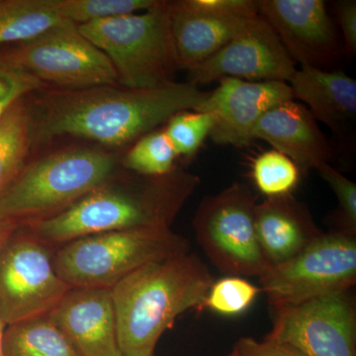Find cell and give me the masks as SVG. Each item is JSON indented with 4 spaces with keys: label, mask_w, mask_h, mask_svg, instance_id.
I'll return each mask as SVG.
<instances>
[{
    "label": "cell",
    "mask_w": 356,
    "mask_h": 356,
    "mask_svg": "<svg viewBox=\"0 0 356 356\" xmlns=\"http://www.w3.org/2000/svg\"><path fill=\"white\" fill-rule=\"evenodd\" d=\"M257 197L247 185L233 184L201 201L193 220L200 247L229 276L261 277L271 266L255 229Z\"/></svg>",
    "instance_id": "7"
},
{
    "label": "cell",
    "mask_w": 356,
    "mask_h": 356,
    "mask_svg": "<svg viewBox=\"0 0 356 356\" xmlns=\"http://www.w3.org/2000/svg\"><path fill=\"white\" fill-rule=\"evenodd\" d=\"M81 356H123L111 288L72 287L47 315Z\"/></svg>",
    "instance_id": "15"
},
{
    "label": "cell",
    "mask_w": 356,
    "mask_h": 356,
    "mask_svg": "<svg viewBox=\"0 0 356 356\" xmlns=\"http://www.w3.org/2000/svg\"><path fill=\"white\" fill-rule=\"evenodd\" d=\"M4 356H81L47 316L6 327Z\"/></svg>",
    "instance_id": "20"
},
{
    "label": "cell",
    "mask_w": 356,
    "mask_h": 356,
    "mask_svg": "<svg viewBox=\"0 0 356 356\" xmlns=\"http://www.w3.org/2000/svg\"><path fill=\"white\" fill-rule=\"evenodd\" d=\"M337 17L348 57L356 53V2L341 1L337 6Z\"/></svg>",
    "instance_id": "32"
},
{
    "label": "cell",
    "mask_w": 356,
    "mask_h": 356,
    "mask_svg": "<svg viewBox=\"0 0 356 356\" xmlns=\"http://www.w3.org/2000/svg\"><path fill=\"white\" fill-rule=\"evenodd\" d=\"M161 0H51L54 10L63 20L76 25L118 16L144 13Z\"/></svg>",
    "instance_id": "24"
},
{
    "label": "cell",
    "mask_w": 356,
    "mask_h": 356,
    "mask_svg": "<svg viewBox=\"0 0 356 356\" xmlns=\"http://www.w3.org/2000/svg\"><path fill=\"white\" fill-rule=\"evenodd\" d=\"M184 3L200 13L226 17L252 18L259 15L257 1L254 0H184Z\"/></svg>",
    "instance_id": "30"
},
{
    "label": "cell",
    "mask_w": 356,
    "mask_h": 356,
    "mask_svg": "<svg viewBox=\"0 0 356 356\" xmlns=\"http://www.w3.org/2000/svg\"><path fill=\"white\" fill-rule=\"evenodd\" d=\"M189 248L170 229L107 232L65 243L54 266L70 287L112 288L140 267L187 254Z\"/></svg>",
    "instance_id": "6"
},
{
    "label": "cell",
    "mask_w": 356,
    "mask_h": 356,
    "mask_svg": "<svg viewBox=\"0 0 356 356\" xmlns=\"http://www.w3.org/2000/svg\"><path fill=\"white\" fill-rule=\"evenodd\" d=\"M235 356H304L288 344L264 337L257 341L254 337H241L233 348Z\"/></svg>",
    "instance_id": "31"
},
{
    "label": "cell",
    "mask_w": 356,
    "mask_h": 356,
    "mask_svg": "<svg viewBox=\"0 0 356 356\" xmlns=\"http://www.w3.org/2000/svg\"><path fill=\"white\" fill-rule=\"evenodd\" d=\"M19 224L15 222L0 220V250L6 245L7 241L15 233Z\"/></svg>",
    "instance_id": "33"
},
{
    "label": "cell",
    "mask_w": 356,
    "mask_h": 356,
    "mask_svg": "<svg viewBox=\"0 0 356 356\" xmlns=\"http://www.w3.org/2000/svg\"><path fill=\"white\" fill-rule=\"evenodd\" d=\"M252 177L266 198L290 195L300 179V168L280 152L271 149L259 154L252 163Z\"/></svg>",
    "instance_id": "25"
},
{
    "label": "cell",
    "mask_w": 356,
    "mask_h": 356,
    "mask_svg": "<svg viewBox=\"0 0 356 356\" xmlns=\"http://www.w3.org/2000/svg\"><path fill=\"white\" fill-rule=\"evenodd\" d=\"M208 93L175 81L154 88L42 89L26 97L31 149L63 137L121 149L179 112L197 111Z\"/></svg>",
    "instance_id": "1"
},
{
    "label": "cell",
    "mask_w": 356,
    "mask_h": 356,
    "mask_svg": "<svg viewBox=\"0 0 356 356\" xmlns=\"http://www.w3.org/2000/svg\"><path fill=\"white\" fill-rule=\"evenodd\" d=\"M355 281V236L343 231L321 234L296 257L271 267L259 288L274 309L348 291Z\"/></svg>",
    "instance_id": "8"
},
{
    "label": "cell",
    "mask_w": 356,
    "mask_h": 356,
    "mask_svg": "<svg viewBox=\"0 0 356 356\" xmlns=\"http://www.w3.org/2000/svg\"><path fill=\"white\" fill-rule=\"evenodd\" d=\"M6 325L2 324L0 322V356H4L3 355V336L4 331H6Z\"/></svg>",
    "instance_id": "34"
},
{
    "label": "cell",
    "mask_w": 356,
    "mask_h": 356,
    "mask_svg": "<svg viewBox=\"0 0 356 356\" xmlns=\"http://www.w3.org/2000/svg\"><path fill=\"white\" fill-rule=\"evenodd\" d=\"M177 154L165 130H154L134 143L122 156V168L146 177H163L177 168Z\"/></svg>",
    "instance_id": "23"
},
{
    "label": "cell",
    "mask_w": 356,
    "mask_h": 356,
    "mask_svg": "<svg viewBox=\"0 0 356 356\" xmlns=\"http://www.w3.org/2000/svg\"><path fill=\"white\" fill-rule=\"evenodd\" d=\"M48 88L50 86L14 65L0 51V120L17 100Z\"/></svg>",
    "instance_id": "28"
},
{
    "label": "cell",
    "mask_w": 356,
    "mask_h": 356,
    "mask_svg": "<svg viewBox=\"0 0 356 356\" xmlns=\"http://www.w3.org/2000/svg\"><path fill=\"white\" fill-rule=\"evenodd\" d=\"M121 159L108 149L91 147L40 156L0 194V220L21 224L53 216L116 175Z\"/></svg>",
    "instance_id": "4"
},
{
    "label": "cell",
    "mask_w": 356,
    "mask_h": 356,
    "mask_svg": "<svg viewBox=\"0 0 356 356\" xmlns=\"http://www.w3.org/2000/svg\"><path fill=\"white\" fill-rule=\"evenodd\" d=\"M200 184L197 175L177 168L163 177H146L122 168L67 209L19 225L46 245L107 232L170 229Z\"/></svg>",
    "instance_id": "2"
},
{
    "label": "cell",
    "mask_w": 356,
    "mask_h": 356,
    "mask_svg": "<svg viewBox=\"0 0 356 356\" xmlns=\"http://www.w3.org/2000/svg\"><path fill=\"white\" fill-rule=\"evenodd\" d=\"M318 175L330 185L339 200L343 232L356 234V184L330 163H323L316 168Z\"/></svg>",
    "instance_id": "29"
},
{
    "label": "cell",
    "mask_w": 356,
    "mask_h": 356,
    "mask_svg": "<svg viewBox=\"0 0 356 356\" xmlns=\"http://www.w3.org/2000/svg\"><path fill=\"white\" fill-rule=\"evenodd\" d=\"M63 21L51 0H0V46L29 41Z\"/></svg>",
    "instance_id": "21"
},
{
    "label": "cell",
    "mask_w": 356,
    "mask_h": 356,
    "mask_svg": "<svg viewBox=\"0 0 356 356\" xmlns=\"http://www.w3.org/2000/svg\"><path fill=\"white\" fill-rule=\"evenodd\" d=\"M294 99L284 81H252L226 77L197 111L215 119L211 139L220 145L242 147L254 140L252 131L262 115L280 103Z\"/></svg>",
    "instance_id": "14"
},
{
    "label": "cell",
    "mask_w": 356,
    "mask_h": 356,
    "mask_svg": "<svg viewBox=\"0 0 356 356\" xmlns=\"http://www.w3.org/2000/svg\"><path fill=\"white\" fill-rule=\"evenodd\" d=\"M170 15L177 69L187 72L214 56L254 19L200 13L184 0L170 1Z\"/></svg>",
    "instance_id": "18"
},
{
    "label": "cell",
    "mask_w": 356,
    "mask_h": 356,
    "mask_svg": "<svg viewBox=\"0 0 356 356\" xmlns=\"http://www.w3.org/2000/svg\"><path fill=\"white\" fill-rule=\"evenodd\" d=\"M254 140L268 143L300 170L329 163L332 149L308 108L295 99L280 103L262 115L252 131Z\"/></svg>",
    "instance_id": "16"
},
{
    "label": "cell",
    "mask_w": 356,
    "mask_h": 356,
    "mask_svg": "<svg viewBox=\"0 0 356 356\" xmlns=\"http://www.w3.org/2000/svg\"><path fill=\"white\" fill-rule=\"evenodd\" d=\"M266 337L304 356H356V312L350 290L274 308Z\"/></svg>",
    "instance_id": "11"
},
{
    "label": "cell",
    "mask_w": 356,
    "mask_h": 356,
    "mask_svg": "<svg viewBox=\"0 0 356 356\" xmlns=\"http://www.w3.org/2000/svg\"><path fill=\"white\" fill-rule=\"evenodd\" d=\"M109 58L119 86L154 88L173 83L177 65L170 28V1L144 13L77 25Z\"/></svg>",
    "instance_id": "5"
},
{
    "label": "cell",
    "mask_w": 356,
    "mask_h": 356,
    "mask_svg": "<svg viewBox=\"0 0 356 356\" xmlns=\"http://www.w3.org/2000/svg\"><path fill=\"white\" fill-rule=\"evenodd\" d=\"M255 229L271 267L290 261L322 234L306 206L291 195L257 203Z\"/></svg>",
    "instance_id": "17"
},
{
    "label": "cell",
    "mask_w": 356,
    "mask_h": 356,
    "mask_svg": "<svg viewBox=\"0 0 356 356\" xmlns=\"http://www.w3.org/2000/svg\"><path fill=\"white\" fill-rule=\"evenodd\" d=\"M294 99L306 103L316 121L343 137L356 119V81L343 72L301 65L289 81Z\"/></svg>",
    "instance_id": "19"
},
{
    "label": "cell",
    "mask_w": 356,
    "mask_h": 356,
    "mask_svg": "<svg viewBox=\"0 0 356 356\" xmlns=\"http://www.w3.org/2000/svg\"><path fill=\"white\" fill-rule=\"evenodd\" d=\"M227 356H235V355H234L233 351H232V353H229V355H227Z\"/></svg>",
    "instance_id": "35"
},
{
    "label": "cell",
    "mask_w": 356,
    "mask_h": 356,
    "mask_svg": "<svg viewBox=\"0 0 356 356\" xmlns=\"http://www.w3.org/2000/svg\"><path fill=\"white\" fill-rule=\"evenodd\" d=\"M257 6L295 64L321 69L337 60L339 37L325 1L259 0Z\"/></svg>",
    "instance_id": "13"
},
{
    "label": "cell",
    "mask_w": 356,
    "mask_h": 356,
    "mask_svg": "<svg viewBox=\"0 0 356 356\" xmlns=\"http://www.w3.org/2000/svg\"><path fill=\"white\" fill-rule=\"evenodd\" d=\"M15 233L0 250V322L6 327L48 315L72 288L46 245Z\"/></svg>",
    "instance_id": "10"
},
{
    "label": "cell",
    "mask_w": 356,
    "mask_h": 356,
    "mask_svg": "<svg viewBox=\"0 0 356 356\" xmlns=\"http://www.w3.org/2000/svg\"><path fill=\"white\" fill-rule=\"evenodd\" d=\"M261 288L240 276H227L214 281L208 293L205 307L220 315H240L254 303Z\"/></svg>",
    "instance_id": "27"
},
{
    "label": "cell",
    "mask_w": 356,
    "mask_h": 356,
    "mask_svg": "<svg viewBox=\"0 0 356 356\" xmlns=\"http://www.w3.org/2000/svg\"><path fill=\"white\" fill-rule=\"evenodd\" d=\"M2 53L50 88L119 86L109 58L70 21H63L29 41L13 44Z\"/></svg>",
    "instance_id": "9"
},
{
    "label": "cell",
    "mask_w": 356,
    "mask_h": 356,
    "mask_svg": "<svg viewBox=\"0 0 356 356\" xmlns=\"http://www.w3.org/2000/svg\"><path fill=\"white\" fill-rule=\"evenodd\" d=\"M31 152L24 97L11 105L0 120V194L22 172Z\"/></svg>",
    "instance_id": "22"
},
{
    "label": "cell",
    "mask_w": 356,
    "mask_h": 356,
    "mask_svg": "<svg viewBox=\"0 0 356 356\" xmlns=\"http://www.w3.org/2000/svg\"><path fill=\"white\" fill-rule=\"evenodd\" d=\"M296 70L276 33L259 15L214 56L189 70L188 83L198 86L226 77L289 83Z\"/></svg>",
    "instance_id": "12"
},
{
    "label": "cell",
    "mask_w": 356,
    "mask_h": 356,
    "mask_svg": "<svg viewBox=\"0 0 356 356\" xmlns=\"http://www.w3.org/2000/svg\"><path fill=\"white\" fill-rule=\"evenodd\" d=\"M163 128L177 156H193L209 137L215 119L207 112L182 111L175 114Z\"/></svg>",
    "instance_id": "26"
},
{
    "label": "cell",
    "mask_w": 356,
    "mask_h": 356,
    "mask_svg": "<svg viewBox=\"0 0 356 356\" xmlns=\"http://www.w3.org/2000/svg\"><path fill=\"white\" fill-rule=\"evenodd\" d=\"M214 278L197 255L187 254L140 267L111 288L117 341L123 356H154L178 316L205 308Z\"/></svg>",
    "instance_id": "3"
}]
</instances>
